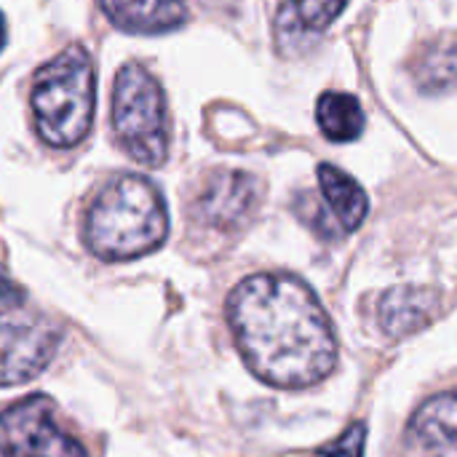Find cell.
I'll return each instance as SVG.
<instances>
[{"mask_svg":"<svg viewBox=\"0 0 457 457\" xmlns=\"http://www.w3.org/2000/svg\"><path fill=\"white\" fill-rule=\"evenodd\" d=\"M112 134L142 166H161L169 155V115L158 80L139 64H123L112 86Z\"/></svg>","mask_w":457,"mask_h":457,"instance_id":"cell-4","label":"cell"},{"mask_svg":"<svg viewBox=\"0 0 457 457\" xmlns=\"http://www.w3.org/2000/svg\"><path fill=\"white\" fill-rule=\"evenodd\" d=\"M348 0H284L278 13L281 35L300 37L327 29L345 8Z\"/></svg>","mask_w":457,"mask_h":457,"instance_id":"cell-14","label":"cell"},{"mask_svg":"<svg viewBox=\"0 0 457 457\" xmlns=\"http://www.w3.org/2000/svg\"><path fill=\"white\" fill-rule=\"evenodd\" d=\"M316 120L327 139L353 142L364 131V110L356 96L345 91H327L316 104Z\"/></svg>","mask_w":457,"mask_h":457,"instance_id":"cell-13","label":"cell"},{"mask_svg":"<svg viewBox=\"0 0 457 457\" xmlns=\"http://www.w3.org/2000/svg\"><path fill=\"white\" fill-rule=\"evenodd\" d=\"M295 212H297V217L305 222V225H311L321 238H340L345 230L340 228V222L335 220V214L329 212V206H324L316 195H311V193H303L300 198H297V204H295Z\"/></svg>","mask_w":457,"mask_h":457,"instance_id":"cell-15","label":"cell"},{"mask_svg":"<svg viewBox=\"0 0 457 457\" xmlns=\"http://www.w3.org/2000/svg\"><path fill=\"white\" fill-rule=\"evenodd\" d=\"M3 457H88L86 447L56 423L48 396H29L0 415Z\"/></svg>","mask_w":457,"mask_h":457,"instance_id":"cell-5","label":"cell"},{"mask_svg":"<svg viewBox=\"0 0 457 457\" xmlns=\"http://www.w3.org/2000/svg\"><path fill=\"white\" fill-rule=\"evenodd\" d=\"M21 297V292L13 287V281H8L3 273H0V303H5V300H19Z\"/></svg>","mask_w":457,"mask_h":457,"instance_id":"cell-17","label":"cell"},{"mask_svg":"<svg viewBox=\"0 0 457 457\" xmlns=\"http://www.w3.org/2000/svg\"><path fill=\"white\" fill-rule=\"evenodd\" d=\"M364 445H367V426L353 423L343 436L319 447L316 453L321 457H364Z\"/></svg>","mask_w":457,"mask_h":457,"instance_id":"cell-16","label":"cell"},{"mask_svg":"<svg viewBox=\"0 0 457 457\" xmlns=\"http://www.w3.org/2000/svg\"><path fill=\"white\" fill-rule=\"evenodd\" d=\"M96 104V78L88 54L70 46L37 70L29 91L35 129L48 147L67 150L86 139Z\"/></svg>","mask_w":457,"mask_h":457,"instance_id":"cell-3","label":"cell"},{"mask_svg":"<svg viewBox=\"0 0 457 457\" xmlns=\"http://www.w3.org/2000/svg\"><path fill=\"white\" fill-rule=\"evenodd\" d=\"M407 457H457V391L426 399L404 431Z\"/></svg>","mask_w":457,"mask_h":457,"instance_id":"cell-8","label":"cell"},{"mask_svg":"<svg viewBox=\"0 0 457 457\" xmlns=\"http://www.w3.org/2000/svg\"><path fill=\"white\" fill-rule=\"evenodd\" d=\"M228 321L246 367L273 388H311L337 364L332 321L316 292L297 276L244 278L228 297Z\"/></svg>","mask_w":457,"mask_h":457,"instance_id":"cell-1","label":"cell"},{"mask_svg":"<svg viewBox=\"0 0 457 457\" xmlns=\"http://www.w3.org/2000/svg\"><path fill=\"white\" fill-rule=\"evenodd\" d=\"M99 5L118 29L134 35L171 32L187 19L185 0H99Z\"/></svg>","mask_w":457,"mask_h":457,"instance_id":"cell-10","label":"cell"},{"mask_svg":"<svg viewBox=\"0 0 457 457\" xmlns=\"http://www.w3.org/2000/svg\"><path fill=\"white\" fill-rule=\"evenodd\" d=\"M412 78L428 94L457 88V32L426 43L410 64Z\"/></svg>","mask_w":457,"mask_h":457,"instance_id":"cell-12","label":"cell"},{"mask_svg":"<svg viewBox=\"0 0 457 457\" xmlns=\"http://www.w3.org/2000/svg\"><path fill=\"white\" fill-rule=\"evenodd\" d=\"M62 332L43 316L21 308L0 311V386L37 378L54 359Z\"/></svg>","mask_w":457,"mask_h":457,"instance_id":"cell-6","label":"cell"},{"mask_svg":"<svg viewBox=\"0 0 457 457\" xmlns=\"http://www.w3.org/2000/svg\"><path fill=\"white\" fill-rule=\"evenodd\" d=\"M169 236V212L161 190L139 177L112 179L88 206L83 238L94 257L107 262L137 260Z\"/></svg>","mask_w":457,"mask_h":457,"instance_id":"cell-2","label":"cell"},{"mask_svg":"<svg viewBox=\"0 0 457 457\" xmlns=\"http://www.w3.org/2000/svg\"><path fill=\"white\" fill-rule=\"evenodd\" d=\"M319 187H321L324 204L329 206V212L335 214V220L340 222V228L345 233L361 228V222L367 220V212H370V198L351 174H345L343 169H337L332 163H321L319 166Z\"/></svg>","mask_w":457,"mask_h":457,"instance_id":"cell-11","label":"cell"},{"mask_svg":"<svg viewBox=\"0 0 457 457\" xmlns=\"http://www.w3.org/2000/svg\"><path fill=\"white\" fill-rule=\"evenodd\" d=\"M260 198L262 187L257 177L246 171L222 169L204 182L195 198V220L220 233H236L249 225L260 206Z\"/></svg>","mask_w":457,"mask_h":457,"instance_id":"cell-7","label":"cell"},{"mask_svg":"<svg viewBox=\"0 0 457 457\" xmlns=\"http://www.w3.org/2000/svg\"><path fill=\"white\" fill-rule=\"evenodd\" d=\"M442 297L428 287H394L378 303V321L388 337H410L426 329L439 313Z\"/></svg>","mask_w":457,"mask_h":457,"instance_id":"cell-9","label":"cell"},{"mask_svg":"<svg viewBox=\"0 0 457 457\" xmlns=\"http://www.w3.org/2000/svg\"><path fill=\"white\" fill-rule=\"evenodd\" d=\"M3 46H5V19L0 13V51H3Z\"/></svg>","mask_w":457,"mask_h":457,"instance_id":"cell-18","label":"cell"}]
</instances>
